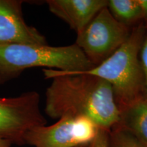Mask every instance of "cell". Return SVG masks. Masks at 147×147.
I'll use <instances>...</instances> for the list:
<instances>
[{
  "label": "cell",
  "instance_id": "obj_1",
  "mask_svg": "<svg viewBox=\"0 0 147 147\" xmlns=\"http://www.w3.org/2000/svg\"><path fill=\"white\" fill-rule=\"evenodd\" d=\"M42 71L46 78L52 80L46 91L45 108L51 118L86 117L108 131L118 123L120 111L106 80L81 71Z\"/></svg>",
  "mask_w": 147,
  "mask_h": 147
},
{
  "label": "cell",
  "instance_id": "obj_2",
  "mask_svg": "<svg viewBox=\"0 0 147 147\" xmlns=\"http://www.w3.org/2000/svg\"><path fill=\"white\" fill-rule=\"evenodd\" d=\"M146 30L144 22L134 27L128 39L110 57L81 71L102 78L111 86L120 112L144 97V76L140 51Z\"/></svg>",
  "mask_w": 147,
  "mask_h": 147
},
{
  "label": "cell",
  "instance_id": "obj_3",
  "mask_svg": "<svg viewBox=\"0 0 147 147\" xmlns=\"http://www.w3.org/2000/svg\"><path fill=\"white\" fill-rule=\"evenodd\" d=\"M95 66L77 46L8 45L0 46V85L34 67L82 71Z\"/></svg>",
  "mask_w": 147,
  "mask_h": 147
},
{
  "label": "cell",
  "instance_id": "obj_4",
  "mask_svg": "<svg viewBox=\"0 0 147 147\" xmlns=\"http://www.w3.org/2000/svg\"><path fill=\"white\" fill-rule=\"evenodd\" d=\"M131 30L119 23L106 6L77 34L74 44L95 67L118 50Z\"/></svg>",
  "mask_w": 147,
  "mask_h": 147
},
{
  "label": "cell",
  "instance_id": "obj_5",
  "mask_svg": "<svg viewBox=\"0 0 147 147\" xmlns=\"http://www.w3.org/2000/svg\"><path fill=\"white\" fill-rule=\"evenodd\" d=\"M40 110V95L30 91L18 96L0 97V138L12 144H25L27 132L47 125Z\"/></svg>",
  "mask_w": 147,
  "mask_h": 147
},
{
  "label": "cell",
  "instance_id": "obj_6",
  "mask_svg": "<svg viewBox=\"0 0 147 147\" xmlns=\"http://www.w3.org/2000/svg\"><path fill=\"white\" fill-rule=\"evenodd\" d=\"M100 129L86 117H64L51 125L31 129L25 136V144L33 147H78L91 143Z\"/></svg>",
  "mask_w": 147,
  "mask_h": 147
},
{
  "label": "cell",
  "instance_id": "obj_7",
  "mask_svg": "<svg viewBox=\"0 0 147 147\" xmlns=\"http://www.w3.org/2000/svg\"><path fill=\"white\" fill-rule=\"evenodd\" d=\"M23 3L21 0H0V46L48 45L45 36L25 22Z\"/></svg>",
  "mask_w": 147,
  "mask_h": 147
},
{
  "label": "cell",
  "instance_id": "obj_8",
  "mask_svg": "<svg viewBox=\"0 0 147 147\" xmlns=\"http://www.w3.org/2000/svg\"><path fill=\"white\" fill-rule=\"evenodd\" d=\"M45 2L49 10L65 21L76 34L107 6V0H47Z\"/></svg>",
  "mask_w": 147,
  "mask_h": 147
},
{
  "label": "cell",
  "instance_id": "obj_9",
  "mask_svg": "<svg viewBox=\"0 0 147 147\" xmlns=\"http://www.w3.org/2000/svg\"><path fill=\"white\" fill-rule=\"evenodd\" d=\"M116 125L127 130L147 147V99L143 97L121 111Z\"/></svg>",
  "mask_w": 147,
  "mask_h": 147
},
{
  "label": "cell",
  "instance_id": "obj_10",
  "mask_svg": "<svg viewBox=\"0 0 147 147\" xmlns=\"http://www.w3.org/2000/svg\"><path fill=\"white\" fill-rule=\"evenodd\" d=\"M107 8L119 23L129 28L143 23L142 10L137 0H107Z\"/></svg>",
  "mask_w": 147,
  "mask_h": 147
},
{
  "label": "cell",
  "instance_id": "obj_11",
  "mask_svg": "<svg viewBox=\"0 0 147 147\" xmlns=\"http://www.w3.org/2000/svg\"><path fill=\"white\" fill-rule=\"evenodd\" d=\"M109 147H146L129 132L115 125L109 131Z\"/></svg>",
  "mask_w": 147,
  "mask_h": 147
},
{
  "label": "cell",
  "instance_id": "obj_12",
  "mask_svg": "<svg viewBox=\"0 0 147 147\" xmlns=\"http://www.w3.org/2000/svg\"><path fill=\"white\" fill-rule=\"evenodd\" d=\"M144 40L140 51V60L144 76V97L147 99V26Z\"/></svg>",
  "mask_w": 147,
  "mask_h": 147
},
{
  "label": "cell",
  "instance_id": "obj_13",
  "mask_svg": "<svg viewBox=\"0 0 147 147\" xmlns=\"http://www.w3.org/2000/svg\"><path fill=\"white\" fill-rule=\"evenodd\" d=\"M108 130L100 129L97 136L91 143L88 144L87 147H109L108 137H109Z\"/></svg>",
  "mask_w": 147,
  "mask_h": 147
},
{
  "label": "cell",
  "instance_id": "obj_14",
  "mask_svg": "<svg viewBox=\"0 0 147 147\" xmlns=\"http://www.w3.org/2000/svg\"><path fill=\"white\" fill-rule=\"evenodd\" d=\"M137 1L142 10L143 22L147 26V0H137Z\"/></svg>",
  "mask_w": 147,
  "mask_h": 147
},
{
  "label": "cell",
  "instance_id": "obj_15",
  "mask_svg": "<svg viewBox=\"0 0 147 147\" xmlns=\"http://www.w3.org/2000/svg\"><path fill=\"white\" fill-rule=\"evenodd\" d=\"M12 144L9 140L0 138V147H10Z\"/></svg>",
  "mask_w": 147,
  "mask_h": 147
},
{
  "label": "cell",
  "instance_id": "obj_16",
  "mask_svg": "<svg viewBox=\"0 0 147 147\" xmlns=\"http://www.w3.org/2000/svg\"><path fill=\"white\" fill-rule=\"evenodd\" d=\"M88 144L87 145H82V146H78V147H87Z\"/></svg>",
  "mask_w": 147,
  "mask_h": 147
}]
</instances>
